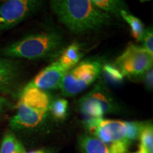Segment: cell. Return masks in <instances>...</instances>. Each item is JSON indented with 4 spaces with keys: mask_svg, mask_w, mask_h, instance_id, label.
<instances>
[{
    "mask_svg": "<svg viewBox=\"0 0 153 153\" xmlns=\"http://www.w3.org/2000/svg\"><path fill=\"white\" fill-rule=\"evenodd\" d=\"M50 5L60 23L76 34L99 30L112 21L91 0H51Z\"/></svg>",
    "mask_w": 153,
    "mask_h": 153,
    "instance_id": "cell-1",
    "label": "cell"
},
{
    "mask_svg": "<svg viewBox=\"0 0 153 153\" xmlns=\"http://www.w3.org/2000/svg\"><path fill=\"white\" fill-rule=\"evenodd\" d=\"M65 39L55 30H48L29 36L9 44L1 49L3 57L38 60L55 57L62 53Z\"/></svg>",
    "mask_w": 153,
    "mask_h": 153,
    "instance_id": "cell-2",
    "label": "cell"
},
{
    "mask_svg": "<svg viewBox=\"0 0 153 153\" xmlns=\"http://www.w3.org/2000/svg\"><path fill=\"white\" fill-rule=\"evenodd\" d=\"M102 63L99 60H86L65 74L60 89L62 95L74 97L89 87L101 74Z\"/></svg>",
    "mask_w": 153,
    "mask_h": 153,
    "instance_id": "cell-3",
    "label": "cell"
},
{
    "mask_svg": "<svg viewBox=\"0 0 153 153\" xmlns=\"http://www.w3.org/2000/svg\"><path fill=\"white\" fill-rule=\"evenodd\" d=\"M47 0H4L0 4V31L9 30L42 9Z\"/></svg>",
    "mask_w": 153,
    "mask_h": 153,
    "instance_id": "cell-4",
    "label": "cell"
},
{
    "mask_svg": "<svg viewBox=\"0 0 153 153\" xmlns=\"http://www.w3.org/2000/svg\"><path fill=\"white\" fill-rule=\"evenodd\" d=\"M153 55L143 47L130 44L119 55L114 65L119 69L124 76L136 77L142 76L145 72L152 68Z\"/></svg>",
    "mask_w": 153,
    "mask_h": 153,
    "instance_id": "cell-5",
    "label": "cell"
},
{
    "mask_svg": "<svg viewBox=\"0 0 153 153\" xmlns=\"http://www.w3.org/2000/svg\"><path fill=\"white\" fill-rule=\"evenodd\" d=\"M78 107L88 118H102L104 114L116 109L111 97L101 84L80 99Z\"/></svg>",
    "mask_w": 153,
    "mask_h": 153,
    "instance_id": "cell-6",
    "label": "cell"
},
{
    "mask_svg": "<svg viewBox=\"0 0 153 153\" xmlns=\"http://www.w3.org/2000/svg\"><path fill=\"white\" fill-rule=\"evenodd\" d=\"M22 67L14 58L0 57V93L15 95L22 79Z\"/></svg>",
    "mask_w": 153,
    "mask_h": 153,
    "instance_id": "cell-7",
    "label": "cell"
},
{
    "mask_svg": "<svg viewBox=\"0 0 153 153\" xmlns=\"http://www.w3.org/2000/svg\"><path fill=\"white\" fill-rule=\"evenodd\" d=\"M48 111L32 108L19 101L16 113L10 119L9 126L13 130L33 128L43 122Z\"/></svg>",
    "mask_w": 153,
    "mask_h": 153,
    "instance_id": "cell-8",
    "label": "cell"
},
{
    "mask_svg": "<svg viewBox=\"0 0 153 153\" xmlns=\"http://www.w3.org/2000/svg\"><path fill=\"white\" fill-rule=\"evenodd\" d=\"M66 72L58 62L55 61L42 70L28 85L43 91L57 89L60 88Z\"/></svg>",
    "mask_w": 153,
    "mask_h": 153,
    "instance_id": "cell-9",
    "label": "cell"
},
{
    "mask_svg": "<svg viewBox=\"0 0 153 153\" xmlns=\"http://www.w3.org/2000/svg\"><path fill=\"white\" fill-rule=\"evenodd\" d=\"M19 102L37 109L49 111L51 99L45 91L26 85L19 92Z\"/></svg>",
    "mask_w": 153,
    "mask_h": 153,
    "instance_id": "cell-10",
    "label": "cell"
},
{
    "mask_svg": "<svg viewBox=\"0 0 153 153\" xmlns=\"http://www.w3.org/2000/svg\"><path fill=\"white\" fill-rule=\"evenodd\" d=\"M82 55H83L79 44L74 43L63 49L57 62L66 72H68L79 62Z\"/></svg>",
    "mask_w": 153,
    "mask_h": 153,
    "instance_id": "cell-11",
    "label": "cell"
},
{
    "mask_svg": "<svg viewBox=\"0 0 153 153\" xmlns=\"http://www.w3.org/2000/svg\"><path fill=\"white\" fill-rule=\"evenodd\" d=\"M78 145L82 153H109V149L105 143L87 135L79 137Z\"/></svg>",
    "mask_w": 153,
    "mask_h": 153,
    "instance_id": "cell-12",
    "label": "cell"
},
{
    "mask_svg": "<svg viewBox=\"0 0 153 153\" xmlns=\"http://www.w3.org/2000/svg\"><path fill=\"white\" fill-rule=\"evenodd\" d=\"M99 123L109 133L112 139V143L126 141V122L120 120H106L101 118L99 119Z\"/></svg>",
    "mask_w": 153,
    "mask_h": 153,
    "instance_id": "cell-13",
    "label": "cell"
},
{
    "mask_svg": "<svg viewBox=\"0 0 153 153\" xmlns=\"http://www.w3.org/2000/svg\"><path fill=\"white\" fill-rule=\"evenodd\" d=\"M101 74L106 83L118 85L123 82L124 76L114 64H105L101 68Z\"/></svg>",
    "mask_w": 153,
    "mask_h": 153,
    "instance_id": "cell-14",
    "label": "cell"
},
{
    "mask_svg": "<svg viewBox=\"0 0 153 153\" xmlns=\"http://www.w3.org/2000/svg\"><path fill=\"white\" fill-rule=\"evenodd\" d=\"M120 15L128 24L132 35L137 41H140L145 32V26L143 22L134 15L129 14L125 10L120 11Z\"/></svg>",
    "mask_w": 153,
    "mask_h": 153,
    "instance_id": "cell-15",
    "label": "cell"
},
{
    "mask_svg": "<svg viewBox=\"0 0 153 153\" xmlns=\"http://www.w3.org/2000/svg\"><path fill=\"white\" fill-rule=\"evenodd\" d=\"M25 149L11 132H7L3 137L0 153H25Z\"/></svg>",
    "mask_w": 153,
    "mask_h": 153,
    "instance_id": "cell-16",
    "label": "cell"
},
{
    "mask_svg": "<svg viewBox=\"0 0 153 153\" xmlns=\"http://www.w3.org/2000/svg\"><path fill=\"white\" fill-rule=\"evenodd\" d=\"M140 151L143 153H153V128L152 124L144 123L139 137Z\"/></svg>",
    "mask_w": 153,
    "mask_h": 153,
    "instance_id": "cell-17",
    "label": "cell"
},
{
    "mask_svg": "<svg viewBox=\"0 0 153 153\" xmlns=\"http://www.w3.org/2000/svg\"><path fill=\"white\" fill-rule=\"evenodd\" d=\"M68 108V101L65 99H57L51 103L49 111L53 116L58 120L65 119Z\"/></svg>",
    "mask_w": 153,
    "mask_h": 153,
    "instance_id": "cell-18",
    "label": "cell"
},
{
    "mask_svg": "<svg viewBox=\"0 0 153 153\" xmlns=\"http://www.w3.org/2000/svg\"><path fill=\"white\" fill-rule=\"evenodd\" d=\"M96 7L107 14H120V11L123 9H120V0H91Z\"/></svg>",
    "mask_w": 153,
    "mask_h": 153,
    "instance_id": "cell-19",
    "label": "cell"
},
{
    "mask_svg": "<svg viewBox=\"0 0 153 153\" xmlns=\"http://www.w3.org/2000/svg\"><path fill=\"white\" fill-rule=\"evenodd\" d=\"M143 125L142 122H126V140L130 145L139 138Z\"/></svg>",
    "mask_w": 153,
    "mask_h": 153,
    "instance_id": "cell-20",
    "label": "cell"
},
{
    "mask_svg": "<svg viewBox=\"0 0 153 153\" xmlns=\"http://www.w3.org/2000/svg\"><path fill=\"white\" fill-rule=\"evenodd\" d=\"M140 41L143 44V48L149 53L153 55V31L152 27L145 30Z\"/></svg>",
    "mask_w": 153,
    "mask_h": 153,
    "instance_id": "cell-21",
    "label": "cell"
},
{
    "mask_svg": "<svg viewBox=\"0 0 153 153\" xmlns=\"http://www.w3.org/2000/svg\"><path fill=\"white\" fill-rule=\"evenodd\" d=\"M130 144L126 141L111 143L109 153H128Z\"/></svg>",
    "mask_w": 153,
    "mask_h": 153,
    "instance_id": "cell-22",
    "label": "cell"
},
{
    "mask_svg": "<svg viewBox=\"0 0 153 153\" xmlns=\"http://www.w3.org/2000/svg\"><path fill=\"white\" fill-rule=\"evenodd\" d=\"M143 79L144 82L145 87L149 91L152 90L153 86V70L152 68H150L148 71L145 72L143 74Z\"/></svg>",
    "mask_w": 153,
    "mask_h": 153,
    "instance_id": "cell-23",
    "label": "cell"
},
{
    "mask_svg": "<svg viewBox=\"0 0 153 153\" xmlns=\"http://www.w3.org/2000/svg\"><path fill=\"white\" fill-rule=\"evenodd\" d=\"M13 104L8 99L0 97V116L12 107Z\"/></svg>",
    "mask_w": 153,
    "mask_h": 153,
    "instance_id": "cell-24",
    "label": "cell"
},
{
    "mask_svg": "<svg viewBox=\"0 0 153 153\" xmlns=\"http://www.w3.org/2000/svg\"><path fill=\"white\" fill-rule=\"evenodd\" d=\"M25 153H46V152H44L43 150H36V151H31V152H25Z\"/></svg>",
    "mask_w": 153,
    "mask_h": 153,
    "instance_id": "cell-25",
    "label": "cell"
},
{
    "mask_svg": "<svg viewBox=\"0 0 153 153\" xmlns=\"http://www.w3.org/2000/svg\"><path fill=\"white\" fill-rule=\"evenodd\" d=\"M141 2H144V1H150V0H140Z\"/></svg>",
    "mask_w": 153,
    "mask_h": 153,
    "instance_id": "cell-26",
    "label": "cell"
},
{
    "mask_svg": "<svg viewBox=\"0 0 153 153\" xmlns=\"http://www.w3.org/2000/svg\"><path fill=\"white\" fill-rule=\"evenodd\" d=\"M133 153H143V152H141L140 151H137V152H133Z\"/></svg>",
    "mask_w": 153,
    "mask_h": 153,
    "instance_id": "cell-27",
    "label": "cell"
},
{
    "mask_svg": "<svg viewBox=\"0 0 153 153\" xmlns=\"http://www.w3.org/2000/svg\"><path fill=\"white\" fill-rule=\"evenodd\" d=\"M3 1H4V0H0V2H2Z\"/></svg>",
    "mask_w": 153,
    "mask_h": 153,
    "instance_id": "cell-28",
    "label": "cell"
}]
</instances>
